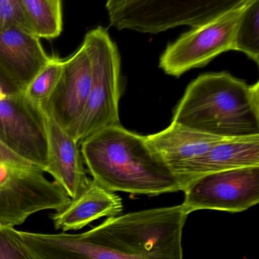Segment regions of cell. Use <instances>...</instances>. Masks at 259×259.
Instances as JSON below:
<instances>
[{
  "instance_id": "6da1fadb",
  "label": "cell",
  "mask_w": 259,
  "mask_h": 259,
  "mask_svg": "<svg viewBox=\"0 0 259 259\" xmlns=\"http://www.w3.org/2000/svg\"><path fill=\"white\" fill-rule=\"evenodd\" d=\"M182 204L130 212L78 234L19 231L45 259H183Z\"/></svg>"
},
{
  "instance_id": "7a4b0ae2",
  "label": "cell",
  "mask_w": 259,
  "mask_h": 259,
  "mask_svg": "<svg viewBox=\"0 0 259 259\" xmlns=\"http://www.w3.org/2000/svg\"><path fill=\"white\" fill-rule=\"evenodd\" d=\"M80 143L92 180L110 192L154 196L183 190L180 179L145 136L121 125L100 130Z\"/></svg>"
},
{
  "instance_id": "3957f363",
  "label": "cell",
  "mask_w": 259,
  "mask_h": 259,
  "mask_svg": "<svg viewBox=\"0 0 259 259\" xmlns=\"http://www.w3.org/2000/svg\"><path fill=\"white\" fill-rule=\"evenodd\" d=\"M171 123L222 139L259 136V83L227 72L200 75L189 84Z\"/></svg>"
},
{
  "instance_id": "277c9868",
  "label": "cell",
  "mask_w": 259,
  "mask_h": 259,
  "mask_svg": "<svg viewBox=\"0 0 259 259\" xmlns=\"http://www.w3.org/2000/svg\"><path fill=\"white\" fill-rule=\"evenodd\" d=\"M82 45L90 59L92 83L75 138L78 143L100 130L120 125V57L117 48L102 27L88 32Z\"/></svg>"
},
{
  "instance_id": "5b68a950",
  "label": "cell",
  "mask_w": 259,
  "mask_h": 259,
  "mask_svg": "<svg viewBox=\"0 0 259 259\" xmlns=\"http://www.w3.org/2000/svg\"><path fill=\"white\" fill-rule=\"evenodd\" d=\"M241 0H109L110 25L118 30L161 32L181 25L196 28L237 6Z\"/></svg>"
},
{
  "instance_id": "8992f818",
  "label": "cell",
  "mask_w": 259,
  "mask_h": 259,
  "mask_svg": "<svg viewBox=\"0 0 259 259\" xmlns=\"http://www.w3.org/2000/svg\"><path fill=\"white\" fill-rule=\"evenodd\" d=\"M71 198L37 167L0 165V226L14 227L46 210L64 208Z\"/></svg>"
},
{
  "instance_id": "52a82bcc",
  "label": "cell",
  "mask_w": 259,
  "mask_h": 259,
  "mask_svg": "<svg viewBox=\"0 0 259 259\" xmlns=\"http://www.w3.org/2000/svg\"><path fill=\"white\" fill-rule=\"evenodd\" d=\"M248 0L206 23L182 34L168 45L160 59L165 73L180 77L187 71L202 67L222 53L233 51L235 33Z\"/></svg>"
},
{
  "instance_id": "ba28073f",
  "label": "cell",
  "mask_w": 259,
  "mask_h": 259,
  "mask_svg": "<svg viewBox=\"0 0 259 259\" xmlns=\"http://www.w3.org/2000/svg\"><path fill=\"white\" fill-rule=\"evenodd\" d=\"M182 206L187 214L200 210L245 211L259 202V166L201 176L184 189Z\"/></svg>"
},
{
  "instance_id": "9c48e42d",
  "label": "cell",
  "mask_w": 259,
  "mask_h": 259,
  "mask_svg": "<svg viewBox=\"0 0 259 259\" xmlns=\"http://www.w3.org/2000/svg\"><path fill=\"white\" fill-rule=\"evenodd\" d=\"M0 142L45 172L48 158L46 116L24 93L0 99Z\"/></svg>"
},
{
  "instance_id": "30bf717a",
  "label": "cell",
  "mask_w": 259,
  "mask_h": 259,
  "mask_svg": "<svg viewBox=\"0 0 259 259\" xmlns=\"http://www.w3.org/2000/svg\"><path fill=\"white\" fill-rule=\"evenodd\" d=\"M92 68L84 45L63 60L58 84L43 111L75 140L90 94ZM76 142V141H75Z\"/></svg>"
},
{
  "instance_id": "8fae6325",
  "label": "cell",
  "mask_w": 259,
  "mask_h": 259,
  "mask_svg": "<svg viewBox=\"0 0 259 259\" xmlns=\"http://www.w3.org/2000/svg\"><path fill=\"white\" fill-rule=\"evenodd\" d=\"M253 166H259V136L222 139L207 152L177 166L174 172L183 190L189 182L201 176Z\"/></svg>"
},
{
  "instance_id": "7c38bea8",
  "label": "cell",
  "mask_w": 259,
  "mask_h": 259,
  "mask_svg": "<svg viewBox=\"0 0 259 259\" xmlns=\"http://www.w3.org/2000/svg\"><path fill=\"white\" fill-rule=\"evenodd\" d=\"M51 57L28 30L12 27L0 31V68L24 92Z\"/></svg>"
},
{
  "instance_id": "4fadbf2b",
  "label": "cell",
  "mask_w": 259,
  "mask_h": 259,
  "mask_svg": "<svg viewBox=\"0 0 259 259\" xmlns=\"http://www.w3.org/2000/svg\"><path fill=\"white\" fill-rule=\"evenodd\" d=\"M48 166L45 172L54 177L71 199L76 198L89 184L78 142L48 114Z\"/></svg>"
},
{
  "instance_id": "5bb4252c",
  "label": "cell",
  "mask_w": 259,
  "mask_h": 259,
  "mask_svg": "<svg viewBox=\"0 0 259 259\" xmlns=\"http://www.w3.org/2000/svg\"><path fill=\"white\" fill-rule=\"evenodd\" d=\"M122 209V199L119 195L90 180L76 198L71 199L64 208L51 214V220L57 230L66 233L81 230L104 217L118 216Z\"/></svg>"
},
{
  "instance_id": "9a60e30c",
  "label": "cell",
  "mask_w": 259,
  "mask_h": 259,
  "mask_svg": "<svg viewBox=\"0 0 259 259\" xmlns=\"http://www.w3.org/2000/svg\"><path fill=\"white\" fill-rule=\"evenodd\" d=\"M222 138L210 136L171 123L166 130L145 136L150 148L174 169L207 152Z\"/></svg>"
},
{
  "instance_id": "2e32d148",
  "label": "cell",
  "mask_w": 259,
  "mask_h": 259,
  "mask_svg": "<svg viewBox=\"0 0 259 259\" xmlns=\"http://www.w3.org/2000/svg\"><path fill=\"white\" fill-rule=\"evenodd\" d=\"M29 31L38 39L52 40L63 31L60 0H21Z\"/></svg>"
},
{
  "instance_id": "e0dca14e",
  "label": "cell",
  "mask_w": 259,
  "mask_h": 259,
  "mask_svg": "<svg viewBox=\"0 0 259 259\" xmlns=\"http://www.w3.org/2000/svg\"><path fill=\"white\" fill-rule=\"evenodd\" d=\"M233 51H240L259 63V1L248 0L235 33Z\"/></svg>"
},
{
  "instance_id": "ac0fdd59",
  "label": "cell",
  "mask_w": 259,
  "mask_h": 259,
  "mask_svg": "<svg viewBox=\"0 0 259 259\" xmlns=\"http://www.w3.org/2000/svg\"><path fill=\"white\" fill-rule=\"evenodd\" d=\"M63 60L51 57L48 64L25 89V97L43 110L58 84L63 69Z\"/></svg>"
},
{
  "instance_id": "d6986e66",
  "label": "cell",
  "mask_w": 259,
  "mask_h": 259,
  "mask_svg": "<svg viewBox=\"0 0 259 259\" xmlns=\"http://www.w3.org/2000/svg\"><path fill=\"white\" fill-rule=\"evenodd\" d=\"M0 259H45L28 246L14 227L0 226Z\"/></svg>"
},
{
  "instance_id": "ffe728a7",
  "label": "cell",
  "mask_w": 259,
  "mask_h": 259,
  "mask_svg": "<svg viewBox=\"0 0 259 259\" xmlns=\"http://www.w3.org/2000/svg\"><path fill=\"white\" fill-rule=\"evenodd\" d=\"M12 27L29 31L21 0H0V31Z\"/></svg>"
},
{
  "instance_id": "44dd1931",
  "label": "cell",
  "mask_w": 259,
  "mask_h": 259,
  "mask_svg": "<svg viewBox=\"0 0 259 259\" xmlns=\"http://www.w3.org/2000/svg\"><path fill=\"white\" fill-rule=\"evenodd\" d=\"M24 90L0 68V99L17 96Z\"/></svg>"
},
{
  "instance_id": "7402d4cb",
  "label": "cell",
  "mask_w": 259,
  "mask_h": 259,
  "mask_svg": "<svg viewBox=\"0 0 259 259\" xmlns=\"http://www.w3.org/2000/svg\"><path fill=\"white\" fill-rule=\"evenodd\" d=\"M0 165L19 166V167H36L34 165L31 164L13 154L10 150L7 149L1 142H0Z\"/></svg>"
}]
</instances>
